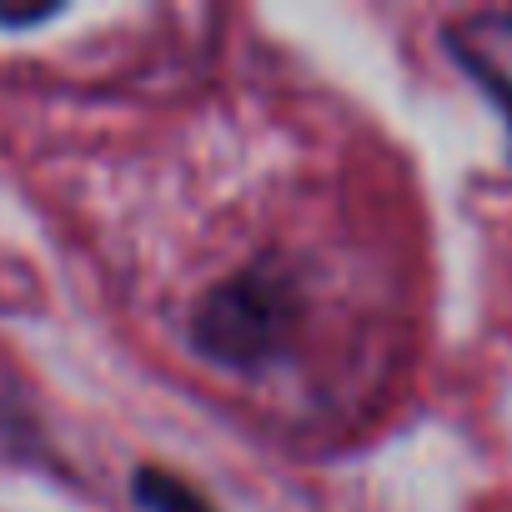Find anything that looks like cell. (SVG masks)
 Returning <instances> with one entry per match:
<instances>
[{"label":"cell","mask_w":512,"mask_h":512,"mask_svg":"<svg viewBox=\"0 0 512 512\" xmlns=\"http://www.w3.org/2000/svg\"><path fill=\"white\" fill-rule=\"evenodd\" d=\"M136 492H141V502H146L151 512H216L196 487H186V482L171 477V472H141Z\"/></svg>","instance_id":"cell-3"},{"label":"cell","mask_w":512,"mask_h":512,"mask_svg":"<svg viewBox=\"0 0 512 512\" xmlns=\"http://www.w3.org/2000/svg\"><path fill=\"white\" fill-rule=\"evenodd\" d=\"M447 46L462 61V71L502 106V116L512 121V16H467L457 26H447Z\"/></svg>","instance_id":"cell-2"},{"label":"cell","mask_w":512,"mask_h":512,"mask_svg":"<svg viewBox=\"0 0 512 512\" xmlns=\"http://www.w3.org/2000/svg\"><path fill=\"white\" fill-rule=\"evenodd\" d=\"M287 322H292L287 282L246 272L206 297V307L196 312V347L221 367H256L282 347Z\"/></svg>","instance_id":"cell-1"}]
</instances>
